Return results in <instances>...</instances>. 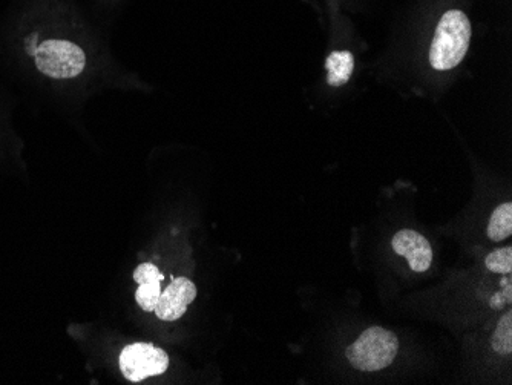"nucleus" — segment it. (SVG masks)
Here are the masks:
<instances>
[{
	"label": "nucleus",
	"instance_id": "1",
	"mask_svg": "<svg viewBox=\"0 0 512 385\" xmlns=\"http://www.w3.org/2000/svg\"><path fill=\"white\" fill-rule=\"evenodd\" d=\"M20 53L37 76L74 82L85 76L89 57L85 10L77 0H20L17 7Z\"/></svg>",
	"mask_w": 512,
	"mask_h": 385
},
{
	"label": "nucleus",
	"instance_id": "2",
	"mask_svg": "<svg viewBox=\"0 0 512 385\" xmlns=\"http://www.w3.org/2000/svg\"><path fill=\"white\" fill-rule=\"evenodd\" d=\"M471 22L462 10L442 14L430 48V65L436 71H450L467 56L471 42Z\"/></svg>",
	"mask_w": 512,
	"mask_h": 385
},
{
	"label": "nucleus",
	"instance_id": "3",
	"mask_svg": "<svg viewBox=\"0 0 512 385\" xmlns=\"http://www.w3.org/2000/svg\"><path fill=\"white\" fill-rule=\"evenodd\" d=\"M398 352V336L382 327H370L348 347L347 358L355 369L378 372L391 366Z\"/></svg>",
	"mask_w": 512,
	"mask_h": 385
},
{
	"label": "nucleus",
	"instance_id": "4",
	"mask_svg": "<svg viewBox=\"0 0 512 385\" xmlns=\"http://www.w3.org/2000/svg\"><path fill=\"white\" fill-rule=\"evenodd\" d=\"M169 367L168 353L148 343H135L123 349L120 370L128 381L140 382L163 375Z\"/></svg>",
	"mask_w": 512,
	"mask_h": 385
},
{
	"label": "nucleus",
	"instance_id": "5",
	"mask_svg": "<svg viewBox=\"0 0 512 385\" xmlns=\"http://www.w3.org/2000/svg\"><path fill=\"white\" fill-rule=\"evenodd\" d=\"M197 298V286L188 278H175L158 298L154 312L161 321H177Z\"/></svg>",
	"mask_w": 512,
	"mask_h": 385
},
{
	"label": "nucleus",
	"instance_id": "6",
	"mask_svg": "<svg viewBox=\"0 0 512 385\" xmlns=\"http://www.w3.org/2000/svg\"><path fill=\"white\" fill-rule=\"evenodd\" d=\"M394 252L402 257L407 258L413 272H427L430 269L431 261H433V249L424 235L410 229H404L394 235L393 241Z\"/></svg>",
	"mask_w": 512,
	"mask_h": 385
},
{
	"label": "nucleus",
	"instance_id": "7",
	"mask_svg": "<svg viewBox=\"0 0 512 385\" xmlns=\"http://www.w3.org/2000/svg\"><path fill=\"white\" fill-rule=\"evenodd\" d=\"M163 278L165 277L161 274L160 269L152 263L140 264L135 269L134 280L140 284L135 292V300L145 312H154L161 295Z\"/></svg>",
	"mask_w": 512,
	"mask_h": 385
},
{
	"label": "nucleus",
	"instance_id": "8",
	"mask_svg": "<svg viewBox=\"0 0 512 385\" xmlns=\"http://www.w3.org/2000/svg\"><path fill=\"white\" fill-rule=\"evenodd\" d=\"M327 83L333 88L344 86L355 71V56L350 51H333L325 60Z\"/></svg>",
	"mask_w": 512,
	"mask_h": 385
},
{
	"label": "nucleus",
	"instance_id": "9",
	"mask_svg": "<svg viewBox=\"0 0 512 385\" xmlns=\"http://www.w3.org/2000/svg\"><path fill=\"white\" fill-rule=\"evenodd\" d=\"M512 234V205L503 203L491 215L488 224V237L493 241H503Z\"/></svg>",
	"mask_w": 512,
	"mask_h": 385
},
{
	"label": "nucleus",
	"instance_id": "10",
	"mask_svg": "<svg viewBox=\"0 0 512 385\" xmlns=\"http://www.w3.org/2000/svg\"><path fill=\"white\" fill-rule=\"evenodd\" d=\"M493 349L500 355H509L512 352V312H506L502 316V320L497 324L496 332H494Z\"/></svg>",
	"mask_w": 512,
	"mask_h": 385
},
{
	"label": "nucleus",
	"instance_id": "11",
	"mask_svg": "<svg viewBox=\"0 0 512 385\" xmlns=\"http://www.w3.org/2000/svg\"><path fill=\"white\" fill-rule=\"evenodd\" d=\"M486 267L496 274H511L512 270V249L503 247L499 251L491 252L486 257Z\"/></svg>",
	"mask_w": 512,
	"mask_h": 385
},
{
	"label": "nucleus",
	"instance_id": "12",
	"mask_svg": "<svg viewBox=\"0 0 512 385\" xmlns=\"http://www.w3.org/2000/svg\"><path fill=\"white\" fill-rule=\"evenodd\" d=\"M94 2L99 4L100 7L106 8V10H111V8H117L123 5V2H126V0H94Z\"/></svg>",
	"mask_w": 512,
	"mask_h": 385
}]
</instances>
